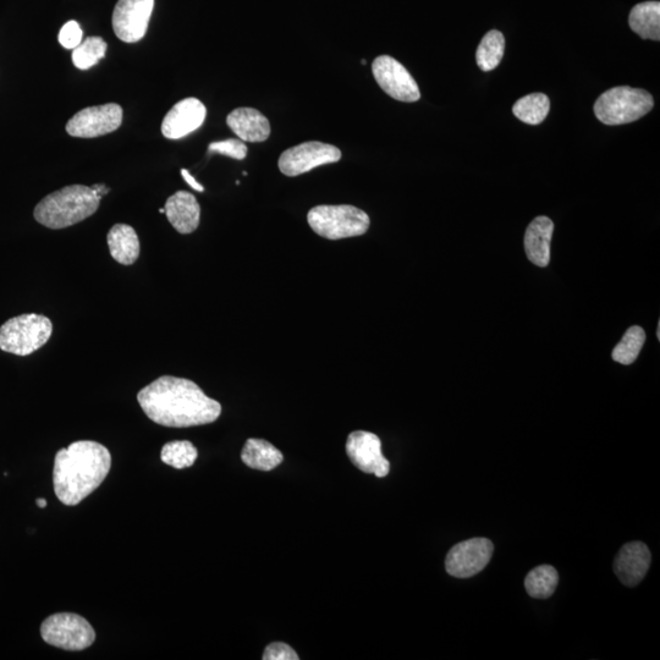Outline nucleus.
Returning a JSON list of instances; mask_svg holds the SVG:
<instances>
[{
    "label": "nucleus",
    "mask_w": 660,
    "mask_h": 660,
    "mask_svg": "<svg viewBox=\"0 0 660 660\" xmlns=\"http://www.w3.org/2000/svg\"><path fill=\"white\" fill-rule=\"evenodd\" d=\"M143 412L164 427L187 428L216 422L222 405L190 379L163 376L137 394Z\"/></svg>",
    "instance_id": "f257e3e1"
},
{
    "label": "nucleus",
    "mask_w": 660,
    "mask_h": 660,
    "mask_svg": "<svg viewBox=\"0 0 660 660\" xmlns=\"http://www.w3.org/2000/svg\"><path fill=\"white\" fill-rule=\"evenodd\" d=\"M112 467V455L104 445L80 440L55 455L54 492L64 505L75 506L96 491Z\"/></svg>",
    "instance_id": "f03ea898"
},
{
    "label": "nucleus",
    "mask_w": 660,
    "mask_h": 660,
    "mask_svg": "<svg viewBox=\"0 0 660 660\" xmlns=\"http://www.w3.org/2000/svg\"><path fill=\"white\" fill-rule=\"evenodd\" d=\"M102 197L85 185H70L52 192L38 203L33 217L43 227L59 230L93 216Z\"/></svg>",
    "instance_id": "7ed1b4c3"
},
{
    "label": "nucleus",
    "mask_w": 660,
    "mask_h": 660,
    "mask_svg": "<svg viewBox=\"0 0 660 660\" xmlns=\"http://www.w3.org/2000/svg\"><path fill=\"white\" fill-rule=\"evenodd\" d=\"M307 222L317 235L328 240L365 235L371 225L366 212L350 205L317 206L308 212Z\"/></svg>",
    "instance_id": "20e7f679"
},
{
    "label": "nucleus",
    "mask_w": 660,
    "mask_h": 660,
    "mask_svg": "<svg viewBox=\"0 0 660 660\" xmlns=\"http://www.w3.org/2000/svg\"><path fill=\"white\" fill-rule=\"evenodd\" d=\"M654 99L640 88L614 87L604 92L594 104V114L605 125H624L645 117L651 112Z\"/></svg>",
    "instance_id": "39448f33"
},
{
    "label": "nucleus",
    "mask_w": 660,
    "mask_h": 660,
    "mask_svg": "<svg viewBox=\"0 0 660 660\" xmlns=\"http://www.w3.org/2000/svg\"><path fill=\"white\" fill-rule=\"evenodd\" d=\"M53 333L51 319L29 313L9 319L0 327V350L29 356L48 343Z\"/></svg>",
    "instance_id": "423d86ee"
},
{
    "label": "nucleus",
    "mask_w": 660,
    "mask_h": 660,
    "mask_svg": "<svg viewBox=\"0 0 660 660\" xmlns=\"http://www.w3.org/2000/svg\"><path fill=\"white\" fill-rule=\"evenodd\" d=\"M41 636L48 645L65 651H84L96 641V631L85 618L73 613L49 616L41 626Z\"/></svg>",
    "instance_id": "0eeeda50"
},
{
    "label": "nucleus",
    "mask_w": 660,
    "mask_h": 660,
    "mask_svg": "<svg viewBox=\"0 0 660 660\" xmlns=\"http://www.w3.org/2000/svg\"><path fill=\"white\" fill-rule=\"evenodd\" d=\"M343 157L338 147L318 141H308L289 148L279 158V169L286 176H299L321 167L338 163Z\"/></svg>",
    "instance_id": "6e6552de"
},
{
    "label": "nucleus",
    "mask_w": 660,
    "mask_h": 660,
    "mask_svg": "<svg viewBox=\"0 0 660 660\" xmlns=\"http://www.w3.org/2000/svg\"><path fill=\"white\" fill-rule=\"evenodd\" d=\"M123 118V108L117 103L88 107L77 112L68 121L66 132L80 139H95L117 131L123 124Z\"/></svg>",
    "instance_id": "1a4fd4ad"
},
{
    "label": "nucleus",
    "mask_w": 660,
    "mask_h": 660,
    "mask_svg": "<svg viewBox=\"0 0 660 660\" xmlns=\"http://www.w3.org/2000/svg\"><path fill=\"white\" fill-rule=\"evenodd\" d=\"M374 79L388 96L412 103L421 98L420 88L403 64L389 55H381L372 64Z\"/></svg>",
    "instance_id": "9d476101"
},
{
    "label": "nucleus",
    "mask_w": 660,
    "mask_h": 660,
    "mask_svg": "<svg viewBox=\"0 0 660 660\" xmlns=\"http://www.w3.org/2000/svg\"><path fill=\"white\" fill-rule=\"evenodd\" d=\"M494 546L487 538H472L456 544L445 559V569L458 579L480 574L492 559Z\"/></svg>",
    "instance_id": "9b49d317"
},
{
    "label": "nucleus",
    "mask_w": 660,
    "mask_h": 660,
    "mask_svg": "<svg viewBox=\"0 0 660 660\" xmlns=\"http://www.w3.org/2000/svg\"><path fill=\"white\" fill-rule=\"evenodd\" d=\"M154 0H119L113 11V30L120 41L136 43L146 36Z\"/></svg>",
    "instance_id": "f8f14e48"
},
{
    "label": "nucleus",
    "mask_w": 660,
    "mask_h": 660,
    "mask_svg": "<svg viewBox=\"0 0 660 660\" xmlns=\"http://www.w3.org/2000/svg\"><path fill=\"white\" fill-rule=\"evenodd\" d=\"M346 453L357 469L379 478L388 476L390 464L382 454V442L376 434L355 431L348 437Z\"/></svg>",
    "instance_id": "ddd939ff"
},
{
    "label": "nucleus",
    "mask_w": 660,
    "mask_h": 660,
    "mask_svg": "<svg viewBox=\"0 0 660 660\" xmlns=\"http://www.w3.org/2000/svg\"><path fill=\"white\" fill-rule=\"evenodd\" d=\"M207 109L200 99L186 98L175 104L165 115L162 134L165 139L179 140L200 129L205 123Z\"/></svg>",
    "instance_id": "4468645a"
},
{
    "label": "nucleus",
    "mask_w": 660,
    "mask_h": 660,
    "mask_svg": "<svg viewBox=\"0 0 660 660\" xmlns=\"http://www.w3.org/2000/svg\"><path fill=\"white\" fill-rule=\"evenodd\" d=\"M651 561L652 555L645 543H627L615 559L614 572L625 586L634 587L646 576Z\"/></svg>",
    "instance_id": "2eb2a0df"
},
{
    "label": "nucleus",
    "mask_w": 660,
    "mask_h": 660,
    "mask_svg": "<svg viewBox=\"0 0 660 660\" xmlns=\"http://www.w3.org/2000/svg\"><path fill=\"white\" fill-rule=\"evenodd\" d=\"M169 223L180 234H191L200 225L201 207L196 197L187 191H178L165 203Z\"/></svg>",
    "instance_id": "dca6fc26"
},
{
    "label": "nucleus",
    "mask_w": 660,
    "mask_h": 660,
    "mask_svg": "<svg viewBox=\"0 0 660 660\" xmlns=\"http://www.w3.org/2000/svg\"><path fill=\"white\" fill-rule=\"evenodd\" d=\"M227 124L244 142H264L271 135V124L261 112L253 108H238L229 113Z\"/></svg>",
    "instance_id": "f3484780"
},
{
    "label": "nucleus",
    "mask_w": 660,
    "mask_h": 660,
    "mask_svg": "<svg viewBox=\"0 0 660 660\" xmlns=\"http://www.w3.org/2000/svg\"><path fill=\"white\" fill-rule=\"evenodd\" d=\"M553 231L554 223L548 217H537L528 225L525 234L526 256L537 267H547L550 262Z\"/></svg>",
    "instance_id": "a211bd4d"
},
{
    "label": "nucleus",
    "mask_w": 660,
    "mask_h": 660,
    "mask_svg": "<svg viewBox=\"0 0 660 660\" xmlns=\"http://www.w3.org/2000/svg\"><path fill=\"white\" fill-rule=\"evenodd\" d=\"M110 255L123 266H131L140 257V240L128 224H115L107 236Z\"/></svg>",
    "instance_id": "6ab92c4d"
},
{
    "label": "nucleus",
    "mask_w": 660,
    "mask_h": 660,
    "mask_svg": "<svg viewBox=\"0 0 660 660\" xmlns=\"http://www.w3.org/2000/svg\"><path fill=\"white\" fill-rule=\"evenodd\" d=\"M241 460L253 470L272 471L282 464L284 456L267 440L250 438L242 449Z\"/></svg>",
    "instance_id": "aec40b11"
},
{
    "label": "nucleus",
    "mask_w": 660,
    "mask_h": 660,
    "mask_svg": "<svg viewBox=\"0 0 660 660\" xmlns=\"http://www.w3.org/2000/svg\"><path fill=\"white\" fill-rule=\"evenodd\" d=\"M631 30L643 40H660V3L645 2L635 5L629 16Z\"/></svg>",
    "instance_id": "412c9836"
},
{
    "label": "nucleus",
    "mask_w": 660,
    "mask_h": 660,
    "mask_svg": "<svg viewBox=\"0 0 660 660\" xmlns=\"http://www.w3.org/2000/svg\"><path fill=\"white\" fill-rule=\"evenodd\" d=\"M505 51V38L502 32L492 30L482 38L477 48L476 59L478 68L484 73L492 71L502 62Z\"/></svg>",
    "instance_id": "4be33fe9"
},
{
    "label": "nucleus",
    "mask_w": 660,
    "mask_h": 660,
    "mask_svg": "<svg viewBox=\"0 0 660 660\" xmlns=\"http://www.w3.org/2000/svg\"><path fill=\"white\" fill-rule=\"evenodd\" d=\"M558 583V571L553 566L541 565L527 575L525 587L532 598L546 599L557 590Z\"/></svg>",
    "instance_id": "5701e85b"
},
{
    "label": "nucleus",
    "mask_w": 660,
    "mask_h": 660,
    "mask_svg": "<svg viewBox=\"0 0 660 660\" xmlns=\"http://www.w3.org/2000/svg\"><path fill=\"white\" fill-rule=\"evenodd\" d=\"M549 109V98L544 93H532L514 104L513 113L522 123L538 125L547 118Z\"/></svg>",
    "instance_id": "b1692460"
},
{
    "label": "nucleus",
    "mask_w": 660,
    "mask_h": 660,
    "mask_svg": "<svg viewBox=\"0 0 660 660\" xmlns=\"http://www.w3.org/2000/svg\"><path fill=\"white\" fill-rule=\"evenodd\" d=\"M646 333L643 328L634 326L626 330L623 339L613 350V360L621 365H631L645 345Z\"/></svg>",
    "instance_id": "393cba45"
},
{
    "label": "nucleus",
    "mask_w": 660,
    "mask_h": 660,
    "mask_svg": "<svg viewBox=\"0 0 660 660\" xmlns=\"http://www.w3.org/2000/svg\"><path fill=\"white\" fill-rule=\"evenodd\" d=\"M198 451L189 440H174L164 445L161 451V459L164 464L174 467L176 470L187 469L195 464Z\"/></svg>",
    "instance_id": "a878e982"
},
{
    "label": "nucleus",
    "mask_w": 660,
    "mask_h": 660,
    "mask_svg": "<svg viewBox=\"0 0 660 660\" xmlns=\"http://www.w3.org/2000/svg\"><path fill=\"white\" fill-rule=\"evenodd\" d=\"M108 44L102 37H87L73 49V63L77 69L88 70L106 57Z\"/></svg>",
    "instance_id": "bb28decb"
},
{
    "label": "nucleus",
    "mask_w": 660,
    "mask_h": 660,
    "mask_svg": "<svg viewBox=\"0 0 660 660\" xmlns=\"http://www.w3.org/2000/svg\"><path fill=\"white\" fill-rule=\"evenodd\" d=\"M208 151L209 153L223 154V156L238 159V161H242L247 156V146L240 139L213 142L208 146Z\"/></svg>",
    "instance_id": "cd10ccee"
},
{
    "label": "nucleus",
    "mask_w": 660,
    "mask_h": 660,
    "mask_svg": "<svg viewBox=\"0 0 660 660\" xmlns=\"http://www.w3.org/2000/svg\"><path fill=\"white\" fill-rule=\"evenodd\" d=\"M84 32L76 21H69L59 32V43L66 49H74L82 42Z\"/></svg>",
    "instance_id": "c85d7f7f"
},
{
    "label": "nucleus",
    "mask_w": 660,
    "mask_h": 660,
    "mask_svg": "<svg viewBox=\"0 0 660 660\" xmlns=\"http://www.w3.org/2000/svg\"><path fill=\"white\" fill-rule=\"evenodd\" d=\"M293 648L282 642H274L264 651L263 660H299Z\"/></svg>",
    "instance_id": "c756f323"
},
{
    "label": "nucleus",
    "mask_w": 660,
    "mask_h": 660,
    "mask_svg": "<svg viewBox=\"0 0 660 660\" xmlns=\"http://www.w3.org/2000/svg\"><path fill=\"white\" fill-rule=\"evenodd\" d=\"M181 175H183V178L185 179L186 183L189 184L192 189L198 191V192H203L205 191V187H203L198 181L192 176L189 172V170L186 169H181Z\"/></svg>",
    "instance_id": "7c9ffc66"
},
{
    "label": "nucleus",
    "mask_w": 660,
    "mask_h": 660,
    "mask_svg": "<svg viewBox=\"0 0 660 660\" xmlns=\"http://www.w3.org/2000/svg\"><path fill=\"white\" fill-rule=\"evenodd\" d=\"M92 189L95 190L97 192V195L102 198L108 195L110 192L109 187H107L104 184H95L92 186Z\"/></svg>",
    "instance_id": "2f4dec72"
},
{
    "label": "nucleus",
    "mask_w": 660,
    "mask_h": 660,
    "mask_svg": "<svg viewBox=\"0 0 660 660\" xmlns=\"http://www.w3.org/2000/svg\"><path fill=\"white\" fill-rule=\"evenodd\" d=\"M36 504L38 505V508L44 509V508H46V506H47V500H46V499H42V498H38V499L36 500Z\"/></svg>",
    "instance_id": "473e14b6"
},
{
    "label": "nucleus",
    "mask_w": 660,
    "mask_h": 660,
    "mask_svg": "<svg viewBox=\"0 0 660 660\" xmlns=\"http://www.w3.org/2000/svg\"><path fill=\"white\" fill-rule=\"evenodd\" d=\"M659 330H660V322L658 323V329H657V337H658V339H660V332H659Z\"/></svg>",
    "instance_id": "72a5a7b5"
}]
</instances>
